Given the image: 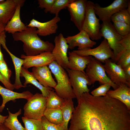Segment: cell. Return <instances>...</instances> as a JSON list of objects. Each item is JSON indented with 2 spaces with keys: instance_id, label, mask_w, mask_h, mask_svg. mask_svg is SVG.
Masks as SVG:
<instances>
[{
  "instance_id": "1",
  "label": "cell",
  "mask_w": 130,
  "mask_h": 130,
  "mask_svg": "<svg viewBox=\"0 0 130 130\" xmlns=\"http://www.w3.org/2000/svg\"><path fill=\"white\" fill-rule=\"evenodd\" d=\"M77 101L68 130H130V110L119 100L87 92Z\"/></svg>"
},
{
  "instance_id": "2",
  "label": "cell",
  "mask_w": 130,
  "mask_h": 130,
  "mask_svg": "<svg viewBox=\"0 0 130 130\" xmlns=\"http://www.w3.org/2000/svg\"><path fill=\"white\" fill-rule=\"evenodd\" d=\"M36 30L35 27H28L23 31L12 34L14 41L23 42V49L26 56L37 55L45 52H52L54 47L52 43L41 39Z\"/></svg>"
},
{
  "instance_id": "3",
  "label": "cell",
  "mask_w": 130,
  "mask_h": 130,
  "mask_svg": "<svg viewBox=\"0 0 130 130\" xmlns=\"http://www.w3.org/2000/svg\"><path fill=\"white\" fill-rule=\"evenodd\" d=\"M48 66L57 82L54 88L57 93L65 100L76 98L66 70L55 60L52 61Z\"/></svg>"
},
{
  "instance_id": "4",
  "label": "cell",
  "mask_w": 130,
  "mask_h": 130,
  "mask_svg": "<svg viewBox=\"0 0 130 130\" xmlns=\"http://www.w3.org/2000/svg\"><path fill=\"white\" fill-rule=\"evenodd\" d=\"M100 31L101 37L107 40L113 52V60L117 62L125 49L121 43L123 37L117 33L110 22L103 21Z\"/></svg>"
},
{
  "instance_id": "5",
  "label": "cell",
  "mask_w": 130,
  "mask_h": 130,
  "mask_svg": "<svg viewBox=\"0 0 130 130\" xmlns=\"http://www.w3.org/2000/svg\"><path fill=\"white\" fill-rule=\"evenodd\" d=\"M94 3L91 1L87 2L86 12L82 30L86 32L92 40H98L101 38V25L94 10Z\"/></svg>"
},
{
  "instance_id": "6",
  "label": "cell",
  "mask_w": 130,
  "mask_h": 130,
  "mask_svg": "<svg viewBox=\"0 0 130 130\" xmlns=\"http://www.w3.org/2000/svg\"><path fill=\"white\" fill-rule=\"evenodd\" d=\"M85 74L89 80L91 85L98 81L101 84H107L114 90L119 86L112 83L106 73L103 65L101 62L92 57L90 63L86 68Z\"/></svg>"
},
{
  "instance_id": "7",
  "label": "cell",
  "mask_w": 130,
  "mask_h": 130,
  "mask_svg": "<svg viewBox=\"0 0 130 130\" xmlns=\"http://www.w3.org/2000/svg\"><path fill=\"white\" fill-rule=\"evenodd\" d=\"M47 98L37 93L27 100L23 107L24 117L41 120L46 108Z\"/></svg>"
},
{
  "instance_id": "8",
  "label": "cell",
  "mask_w": 130,
  "mask_h": 130,
  "mask_svg": "<svg viewBox=\"0 0 130 130\" xmlns=\"http://www.w3.org/2000/svg\"><path fill=\"white\" fill-rule=\"evenodd\" d=\"M71 86L77 100L84 93L89 92L87 85H91L85 73L76 70L67 69L66 70Z\"/></svg>"
},
{
  "instance_id": "9",
  "label": "cell",
  "mask_w": 130,
  "mask_h": 130,
  "mask_svg": "<svg viewBox=\"0 0 130 130\" xmlns=\"http://www.w3.org/2000/svg\"><path fill=\"white\" fill-rule=\"evenodd\" d=\"M73 51L80 56H92L97 60L104 63L105 60L110 58L113 60L114 57L113 52L105 39L95 48L77 50Z\"/></svg>"
},
{
  "instance_id": "10",
  "label": "cell",
  "mask_w": 130,
  "mask_h": 130,
  "mask_svg": "<svg viewBox=\"0 0 130 130\" xmlns=\"http://www.w3.org/2000/svg\"><path fill=\"white\" fill-rule=\"evenodd\" d=\"M130 2L129 0H115L108 6L104 7L97 3H94V10L99 20L110 22L112 16L121 10L127 8Z\"/></svg>"
},
{
  "instance_id": "11",
  "label": "cell",
  "mask_w": 130,
  "mask_h": 130,
  "mask_svg": "<svg viewBox=\"0 0 130 130\" xmlns=\"http://www.w3.org/2000/svg\"><path fill=\"white\" fill-rule=\"evenodd\" d=\"M54 42L55 45L52 53L55 60L66 70L68 68V45L65 38L61 33L55 37Z\"/></svg>"
},
{
  "instance_id": "12",
  "label": "cell",
  "mask_w": 130,
  "mask_h": 130,
  "mask_svg": "<svg viewBox=\"0 0 130 130\" xmlns=\"http://www.w3.org/2000/svg\"><path fill=\"white\" fill-rule=\"evenodd\" d=\"M87 0H73L67 7L71 20L80 31L84 20Z\"/></svg>"
},
{
  "instance_id": "13",
  "label": "cell",
  "mask_w": 130,
  "mask_h": 130,
  "mask_svg": "<svg viewBox=\"0 0 130 130\" xmlns=\"http://www.w3.org/2000/svg\"><path fill=\"white\" fill-rule=\"evenodd\" d=\"M104 63L103 65L106 73L112 83L118 86L124 84L130 87V84L126 81L123 69L120 65L110 59L106 60Z\"/></svg>"
},
{
  "instance_id": "14",
  "label": "cell",
  "mask_w": 130,
  "mask_h": 130,
  "mask_svg": "<svg viewBox=\"0 0 130 130\" xmlns=\"http://www.w3.org/2000/svg\"><path fill=\"white\" fill-rule=\"evenodd\" d=\"M60 20L58 16L46 22H42L33 19L26 26L27 27H34L37 28L36 32L38 35L45 36L56 33L58 26L57 23Z\"/></svg>"
},
{
  "instance_id": "15",
  "label": "cell",
  "mask_w": 130,
  "mask_h": 130,
  "mask_svg": "<svg viewBox=\"0 0 130 130\" xmlns=\"http://www.w3.org/2000/svg\"><path fill=\"white\" fill-rule=\"evenodd\" d=\"M20 57L24 60L22 67L27 69L31 67L48 66L55 60L50 52H45L33 56H27L22 54Z\"/></svg>"
},
{
  "instance_id": "16",
  "label": "cell",
  "mask_w": 130,
  "mask_h": 130,
  "mask_svg": "<svg viewBox=\"0 0 130 130\" xmlns=\"http://www.w3.org/2000/svg\"><path fill=\"white\" fill-rule=\"evenodd\" d=\"M65 38L69 48L71 50L77 46L78 50L91 48L97 43L91 40L87 32L83 30L76 35L68 36Z\"/></svg>"
},
{
  "instance_id": "17",
  "label": "cell",
  "mask_w": 130,
  "mask_h": 130,
  "mask_svg": "<svg viewBox=\"0 0 130 130\" xmlns=\"http://www.w3.org/2000/svg\"><path fill=\"white\" fill-rule=\"evenodd\" d=\"M31 72L36 79L44 86L54 88L56 86L57 83L47 66L32 67Z\"/></svg>"
},
{
  "instance_id": "18",
  "label": "cell",
  "mask_w": 130,
  "mask_h": 130,
  "mask_svg": "<svg viewBox=\"0 0 130 130\" xmlns=\"http://www.w3.org/2000/svg\"><path fill=\"white\" fill-rule=\"evenodd\" d=\"M24 0H6L0 2V24L6 25L11 19L17 6L24 4Z\"/></svg>"
},
{
  "instance_id": "19",
  "label": "cell",
  "mask_w": 130,
  "mask_h": 130,
  "mask_svg": "<svg viewBox=\"0 0 130 130\" xmlns=\"http://www.w3.org/2000/svg\"><path fill=\"white\" fill-rule=\"evenodd\" d=\"M68 68L85 73V69L90 62L92 57L81 56L73 51L68 52Z\"/></svg>"
},
{
  "instance_id": "20",
  "label": "cell",
  "mask_w": 130,
  "mask_h": 130,
  "mask_svg": "<svg viewBox=\"0 0 130 130\" xmlns=\"http://www.w3.org/2000/svg\"><path fill=\"white\" fill-rule=\"evenodd\" d=\"M0 95L2 99V103L0 106V112L2 111L6 104L8 101H15L16 99L20 98L25 99L27 100L33 95L29 91L18 93L4 88L0 85Z\"/></svg>"
},
{
  "instance_id": "21",
  "label": "cell",
  "mask_w": 130,
  "mask_h": 130,
  "mask_svg": "<svg viewBox=\"0 0 130 130\" xmlns=\"http://www.w3.org/2000/svg\"><path fill=\"white\" fill-rule=\"evenodd\" d=\"M23 5L19 4L17 6L13 16L5 26V32L13 34L23 31L27 28L28 27L21 21L20 18V8Z\"/></svg>"
},
{
  "instance_id": "22",
  "label": "cell",
  "mask_w": 130,
  "mask_h": 130,
  "mask_svg": "<svg viewBox=\"0 0 130 130\" xmlns=\"http://www.w3.org/2000/svg\"><path fill=\"white\" fill-rule=\"evenodd\" d=\"M6 38L5 37H1L0 39V42L3 48L9 55L14 65L15 74V82L13 84L15 89H18L22 87H24L20 79V73L24 60L16 56L9 50L6 45Z\"/></svg>"
},
{
  "instance_id": "23",
  "label": "cell",
  "mask_w": 130,
  "mask_h": 130,
  "mask_svg": "<svg viewBox=\"0 0 130 130\" xmlns=\"http://www.w3.org/2000/svg\"><path fill=\"white\" fill-rule=\"evenodd\" d=\"M106 95L121 102L130 110V88L126 84H121L116 89L109 90Z\"/></svg>"
},
{
  "instance_id": "24",
  "label": "cell",
  "mask_w": 130,
  "mask_h": 130,
  "mask_svg": "<svg viewBox=\"0 0 130 130\" xmlns=\"http://www.w3.org/2000/svg\"><path fill=\"white\" fill-rule=\"evenodd\" d=\"M20 77L24 78L25 79V81L23 84L24 87L26 86L27 84H31L39 89L43 96L46 97L48 96L50 91L53 89L52 88L43 86L36 79L31 72H29L28 69L23 67L21 70Z\"/></svg>"
},
{
  "instance_id": "25",
  "label": "cell",
  "mask_w": 130,
  "mask_h": 130,
  "mask_svg": "<svg viewBox=\"0 0 130 130\" xmlns=\"http://www.w3.org/2000/svg\"><path fill=\"white\" fill-rule=\"evenodd\" d=\"M61 108L63 119L62 125L64 130H68V124L75 109L72 99L66 100L65 103Z\"/></svg>"
},
{
  "instance_id": "26",
  "label": "cell",
  "mask_w": 130,
  "mask_h": 130,
  "mask_svg": "<svg viewBox=\"0 0 130 130\" xmlns=\"http://www.w3.org/2000/svg\"><path fill=\"white\" fill-rule=\"evenodd\" d=\"M7 109L8 116L5 120L4 125L10 130H25L17 118L18 117L21 113V109H20L14 113H12L8 108Z\"/></svg>"
},
{
  "instance_id": "27",
  "label": "cell",
  "mask_w": 130,
  "mask_h": 130,
  "mask_svg": "<svg viewBox=\"0 0 130 130\" xmlns=\"http://www.w3.org/2000/svg\"><path fill=\"white\" fill-rule=\"evenodd\" d=\"M43 116L52 123L56 124H62V114L61 108H46L44 112Z\"/></svg>"
},
{
  "instance_id": "28",
  "label": "cell",
  "mask_w": 130,
  "mask_h": 130,
  "mask_svg": "<svg viewBox=\"0 0 130 130\" xmlns=\"http://www.w3.org/2000/svg\"><path fill=\"white\" fill-rule=\"evenodd\" d=\"M46 98V108H61L66 100L59 96L53 89L50 91Z\"/></svg>"
},
{
  "instance_id": "29",
  "label": "cell",
  "mask_w": 130,
  "mask_h": 130,
  "mask_svg": "<svg viewBox=\"0 0 130 130\" xmlns=\"http://www.w3.org/2000/svg\"><path fill=\"white\" fill-rule=\"evenodd\" d=\"M21 118L25 130H44L41 120L29 118L24 117Z\"/></svg>"
},
{
  "instance_id": "30",
  "label": "cell",
  "mask_w": 130,
  "mask_h": 130,
  "mask_svg": "<svg viewBox=\"0 0 130 130\" xmlns=\"http://www.w3.org/2000/svg\"><path fill=\"white\" fill-rule=\"evenodd\" d=\"M111 21L125 23L130 25V11L127 8L121 10L113 15Z\"/></svg>"
},
{
  "instance_id": "31",
  "label": "cell",
  "mask_w": 130,
  "mask_h": 130,
  "mask_svg": "<svg viewBox=\"0 0 130 130\" xmlns=\"http://www.w3.org/2000/svg\"><path fill=\"white\" fill-rule=\"evenodd\" d=\"M73 0H55L51 9L49 12L54 14L55 16H58L60 11L66 7Z\"/></svg>"
},
{
  "instance_id": "32",
  "label": "cell",
  "mask_w": 130,
  "mask_h": 130,
  "mask_svg": "<svg viewBox=\"0 0 130 130\" xmlns=\"http://www.w3.org/2000/svg\"><path fill=\"white\" fill-rule=\"evenodd\" d=\"M113 25L116 31L123 37L130 34V25L124 22H113Z\"/></svg>"
},
{
  "instance_id": "33",
  "label": "cell",
  "mask_w": 130,
  "mask_h": 130,
  "mask_svg": "<svg viewBox=\"0 0 130 130\" xmlns=\"http://www.w3.org/2000/svg\"><path fill=\"white\" fill-rule=\"evenodd\" d=\"M117 64L122 68L130 65V49H125Z\"/></svg>"
},
{
  "instance_id": "34",
  "label": "cell",
  "mask_w": 130,
  "mask_h": 130,
  "mask_svg": "<svg viewBox=\"0 0 130 130\" xmlns=\"http://www.w3.org/2000/svg\"><path fill=\"white\" fill-rule=\"evenodd\" d=\"M41 120L44 130H64L62 124H56L52 123L44 116Z\"/></svg>"
},
{
  "instance_id": "35",
  "label": "cell",
  "mask_w": 130,
  "mask_h": 130,
  "mask_svg": "<svg viewBox=\"0 0 130 130\" xmlns=\"http://www.w3.org/2000/svg\"><path fill=\"white\" fill-rule=\"evenodd\" d=\"M111 87V86L108 84H101L92 91L91 94L95 97L105 96L107 92L110 90Z\"/></svg>"
},
{
  "instance_id": "36",
  "label": "cell",
  "mask_w": 130,
  "mask_h": 130,
  "mask_svg": "<svg viewBox=\"0 0 130 130\" xmlns=\"http://www.w3.org/2000/svg\"><path fill=\"white\" fill-rule=\"evenodd\" d=\"M0 72L6 80L11 82L10 79L12 74V72L8 68L4 60L0 61Z\"/></svg>"
},
{
  "instance_id": "37",
  "label": "cell",
  "mask_w": 130,
  "mask_h": 130,
  "mask_svg": "<svg viewBox=\"0 0 130 130\" xmlns=\"http://www.w3.org/2000/svg\"><path fill=\"white\" fill-rule=\"evenodd\" d=\"M55 0H38L39 7L41 8L44 9L46 13L50 12Z\"/></svg>"
},
{
  "instance_id": "38",
  "label": "cell",
  "mask_w": 130,
  "mask_h": 130,
  "mask_svg": "<svg viewBox=\"0 0 130 130\" xmlns=\"http://www.w3.org/2000/svg\"><path fill=\"white\" fill-rule=\"evenodd\" d=\"M0 81L3 84L6 88L12 91L15 89L14 84L6 80L2 75L0 72Z\"/></svg>"
},
{
  "instance_id": "39",
  "label": "cell",
  "mask_w": 130,
  "mask_h": 130,
  "mask_svg": "<svg viewBox=\"0 0 130 130\" xmlns=\"http://www.w3.org/2000/svg\"><path fill=\"white\" fill-rule=\"evenodd\" d=\"M123 69L126 81L128 83L130 84V65Z\"/></svg>"
},
{
  "instance_id": "40",
  "label": "cell",
  "mask_w": 130,
  "mask_h": 130,
  "mask_svg": "<svg viewBox=\"0 0 130 130\" xmlns=\"http://www.w3.org/2000/svg\"><path fill=\"white\" fill-rule=\"evenodd\" d=\"M8 116H4L0 115V124L4 123L5 120Z\"/></svg>"
},
{
  "instance_id": "41",
  "label": "cell",
  "mask_w": 130,
  "mask_h": 130,
  "mask_svg": "<svg viewBox=\"0 0 130 130\" xmlns=\"http://www.w3.org/2000/svg\"><path fill=\"white\" fill-rule=\"evenodd\" d=\"M0 130H10L6 127L4 123L0 124Z\"/></svg>"
},
{
  "instance_id": "42",
  "label": "cell",
  "mask_w": 130,
  "mask_h": 130,
  "mask_svg": "<svg viewBox=\"0 0 130 130\" xmlns=\"http://www.w3.org/2000/svg\"><path fill=\"white\" fill-rule=\"evenodd\" d=\"M5 25L0 24V35L4 31V28Z\"/></svg>"
},
{
  "instance_id": "43",
  "label": "cell",
  "mask_w": 130,
  "mask_h": 130,
  "mask_svg": "<svg viewBox=\"0 0 130 130\" xmlns=\"http://www.w3.org/2000/svg\"><path fill=\"white\" fill-rule=\"evenodd\" d=\"M1 43L0 42V61L4 60L3 54H2L1 48Z\"/></svg>"
},
{
  "instance_id": "44",
  "label": "cell",
  "mask_w": 130,
  "mask_h": 130,
  "mask_svg": "<svg viewBox=\"0 0 130 130\" xmlns=\"http://www.w3.org/2000/svg\"><path fill=\"white\" fill-rule=\"evenodd\" d=\"M4 0H0V2L3 1Z\"/></svg>"
}]
</instances>
